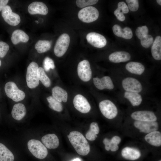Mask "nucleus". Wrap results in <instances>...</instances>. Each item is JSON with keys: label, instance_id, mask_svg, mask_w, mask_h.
<instances>
[{"label": "nucleus", "instance_id": "nucleus-18", "mask_svg": "<svg viewBox=\"0 0 161 161\" xmlns=\"http://www.w3.org/2000/svg\"><path fill=\"white\" fill-rule=\"evenodd\" d=\"M131 55L125 51H116L110 54L109 57V60L114 63L126 62L130 60Z\"/></svg>", "mask_w": 161, "mask_h": 161}, {"label": "nucleus", "instance_id": "nucleus-17", "mask_svg": "<svg viewBox=\"0 0 161 161\" xmlns=\"http://www.w3.org/2000/svg\"><path fill=\"white\" fill-rule=\"evenodd\" d=\"M41 141L44 145L49 149H55L59 146V139L54 134H47L43 136Z\"/></svg>", "mask_w": 161, "mask_h": 161}, {"label": "nucleus", "instance_id": "nucleus-47", "mask_svg": "<svg viewBox=\"0 0 161 161\" xmlns=\"http://www.w3.org/2000/svg\"><path fill=\"white\" fill-rule=\"evenodd\" d=\"M1 60H0V67L1 66Z\"/></svg>", "mask_w": 161, "mask_h": 161}, {"label": "nucleus", "instance_id": "nucleus-1", "mask_svg": "<svg viewBox=\"0 0 161 161\" xmlns=\"http://www.w3.org/2000/svg\"><path fill=\"white\" fill-rule=\"evenodd\" d=\"M71 143L79 154L85 156L90 151L89 145L84 136L77 131L71 132L67 136Z\"/></svg>", "mask_w": 161, "mask_h": 161}, {"label": "nucleus", "instance_id": "nucleus-25", "mask_svg": "<svg viewBox=\"0 0 161 161\" xmlns=\"http://www.w3.org/2000/svg\"><path fill=\"white\" fill-rule=\"evenodd\" d=\"M52 96L60 102H66L67 100V92L60 86H56L52 89Z\"/></svg>", "mask_w": 161, "mask_h": 161}, {"label": "nucleus", "instance_id": "nucleus-46", "mask_svg": "<svg viewBox=\"0 0 161 161\" xmlns=\"http://www.w3.org/2000/svg\"><path fill=\"white\" fill-rule=\"evenodd\" d=\"M157 2L158 4L160 5H161V0H157Z\"/></svg>", "mask_w": 161, "mask_h": 161}, {"label": "nucleus", "instance_id": "nucleus-44", "mask_svg": "<svg viewBox=\"0 0 161 161\" xmlns=\"http://www.w3.org/2000/svg\"><path fill=\"white\" fill-rule=\"evenodd\" d=\"M119 149V146L117 145L112 143L110 140V150L112 151H115Z\"/></svg>", "mask_w": 161, "mask_h": 161}, {"label": "nucleus", "instance_id": "nucleus-29", "mask_svg": "<svg viewBox=\"0 0 161 161\" xmlns=\"http://www.w3.org/2000/svg\"><path fill=\"white\" fill-rule=\"evenodd\" d=\"M99 131L98 124L96 122H92L91 123L90 129L86 134V137L89 140L94 141L97 137V134H98Z\"/></svg>", "mask_w": 161, "mask_h": 161}, {"label": "nucleus", "instance_id": "nucleus-42", "mask_svg": "<svg viewBox=\"0 0 161 161\" xmlns=\"http://www.w3.org/2000/svg\"><path fill=\"white\" fill-rule=\"evenodd\" d=\"M103 143L105 145V148L107 151L110 150V140L106 138L104 139Z\"/></svg>", "mask_w": 161, "mask_h": 161}, {"label": "nucleus", "instance_id": "nucleus-14", "mask_svg": "<svg viewBox=\"0 0 161 161\" xmlns=\"http://www.w3.org/2000/svg\"><path fill=\"white\" fill-rule=\"evenodd\" d=\"M131 117L135 120L143 121H156L157 118L152 112L147 110L135 111L131 114Z\"/></svg>", "mask_w": 161, "mask_h": 161}, {"label": "nucleus", "instance_id": "nucleus-6", "mask_svg": "<svg viewBox=\"0 0 161 161\" xmlns=\"http://www.w3.org/2000/svg\"><path fill=\"white\" fill-rule=\"evenodd\" d=\"M70 42V37L69 35L64 33L61 35L55 43L54 52L58 57L63 56L67 51Z\"/></svg>", "mask_w": 161, "mask_h": 161}, {"label": "nucleus", "instance_id": "nucleus-35", "mask_svg": "<svg viewBox=\"0 0 161 161\" xmlns=\"http://www.w3.org/2000/svg\"><path fill=\"white\" fill-rule=\"evenodd\" d=\"M98 1V0H77L76 4L78 7L83 8L87 6L95 4Z\"/></svg>", "mask_w": 161, "mask_h": 161}, {"label": "nucleus", "instance_id": "nucleus-22", "mask_svg": "<svg viewBox=\"0 0 161 161\" xmlns=\"http://www.w3.org/2000/svg\"><path fill=\"white\" fill-rule=\"evenodd\" d=\"M125 68L130 73L138 75H142L145 70L144 66L137 62L131 61L128 63L126 65Z\"/></svg>", "mask_w": 161, "mask_h": 161}, {"label": "nucleus", "instance_id": "nucleus-37", "mask_svg": "<svg viewBox=\"0 0 161 161\" xmlns=\"http://www.w3.org/2000/svg\"><path fill=\"white\" fill-rule=\"evenodd\" d=\"M129 9L131 11H137L139 8V3L137 0H126Z\"/></svg>", "mask_w": 161, "mask_h": 161}, {"label": "nucleus", "instance_id": "nucleus-45", "mask_svg": "<svg viewBox=\"0 0 161 161\" xmlns=\"http://www.w3.org/2000/svg\"><path fill=\"white\" fill-rule=\"evenodd\" d=\"M72 161H81V160L79 158H76L74 159Z\"/></svg>", "mask_w": 161, "mask_h": 161}, {"label": "nucleus", "instance_id": "nucleus-33", "mask_svg": "<svg viewBox=\"0 0 161 161\" xmlns=\"http://www.w3.org/2000/svg\"><path fill=\"white\" fill-rule=\"evenodd\" d=\"M44 69L47 72L49 71L50 69H53L55 65L53 61L48 57H46L43 62Z\"/></svg>", "mask_w": 161, "mask_h": 161}, {"label": "nucleus", "instance_id": "nucleus-11", "mask_svg": "<svg viewBox=\"0 0 161 161\" xmlns=\"http://www.w3.org/2000/svg\"><path fill=\"white\" fill-rule=\"evenodd\" d=\"M87 42L93 47L102 48L105 47L107 43L105 37L102 35L95 32H90L86 35Z\"/></svg>", "mask_w": 161, "mask_h": 161}, {"label": "nucleus", "instance_id": "nucleus-3", "mask_svg": "<svg viewBox=\"0 0 161 161\" xmlns=\"http://www.w3.org/2000/svg\"><path fill=\"white\" fill-rule=\"evenodd\" d=\"M38 67L37 64L33 61L30 63L27 67L26 79L27 86L30 89L35 88L39 85Z\"/></svg>", "mask_w": 161, "mask_h": 161}, {"label": "nucleus", "instance_id": "nucleus-20", "mask_svg": "<svg viewBox=\"0 0 161 161\" xmlns=\"http://www.w3.org/2000/svg\"><path fill=\"white\" fill-rule=\"evenodd\" d=\"M112 30L114 34L118 37L127 39H130L132 37V31L129 27H126L122 29L119 25L115 24L113 26Z\"/></svg>", "mask_w": 161, "mask_h": 161}, {"label": "nucleus", "instance_id": "nucleus-27", "mask_svg": "<svg viewBox=\"0 0 161 161\" xmlns=\"http://www.w3.org/2000/svg\"><path fill=\"white\" fill-rule=\"evenodd\" d=\"M151 54L153 57L157 60L161 59V37L157 36L154 41L151 48Z\"/></svg>", "mask_w": 161, "mask_h": 161}, {"label": "nucleus", "instance_id": "nucleus-23", "mask_svg": "<svg viewBox=\"0 0 161 161\" xmlns=\"http://www.w3.org/2000/svg\"><path fill=\"white\" fill-rule=\"evenodd\" d=\"M26 109L24 105L22 103L15 104L11 111L12 117L17 120H21L26 115Z\"/></svg>", "mask_w": 161, "mask_h": 161}, {"label": "nucleus", "instance_id": "nucleus-31", "mask_svg": "<svg viewBox=\"0 0 161 161\" xmlns=\"http://www.w3.org/2000/svg\"><path fill=\"white\" fill-rule=\"evenodd\" d=\"M38 74L39 80L46 87H49L51 84V80L43 68L40 67H38Z\"/></svg>", "mask_w": 161, "mask_h": 161}, {"label": "nucleus", "instance_id": "nucleus-21", "mask_svg": "<svg viewBox=\"0 0 161 161\" xmlns=\"http://www.w3.org/2000/svg\"><path fill=\"white\" fill-rule=\"evenodd\" d=\"M145 141L149 144L156 147L161 145V133L158 131H155L147 134L145 137Z\"/></svg>", "mask_w": 161, "mask_h": 161}, {"label": "nucleus", "instance_id": "nucleus-8", "mask_svg": "<svg viewBox=\"0 0 161 161\" xmlns=\"http://www.w3.org/2000/svg\"><path fill=\"white\" fill-rule=\"evenodd\" d=\"M122 85L125 91L134 92L139 93L143 90V86L140 82L137 79L131 77L124 78Z\"/></svg>", "mask_w": 161, "mask_h": 161}, {"label": "nucleus", "instance_id": "nucleus-5", "mask_svg": "<svg viewBox=\"0 0 161 161\" xmlns=\"http://www.w3.org/2000/svg\"><path fill=\"white\" fill-rule=\"evenodd\" d=\"M99 16L98 10L93 6H88L80 10L78 12V17L82 22L89 23L97 19Z\"/></svg>", "mask_w": 161, "mask_h": 161}, {"label": "nucleus", "instance_id": "nucleus-30", "mask_svg": "<svg viewBox=\"0 0 161 161\" xmlns=\"http://www.w3.org/2000/svg\"><path fill=\"white\" fill-rule=\"evenodd\" d=\"M51 47L50 41L46 40H39L36 43L35 48L37 52L42 53L49 50Z\"/></svg>", "mask_w": 161, "mask_h": 161}, {"label": "nucleus", "instance_id": "nucleus-26", "mask_svg": "<svg viewBox=\"0 0 161 161\" xmlns=\"http://www.w3.org/2000/svg\"><path fill=\"white\" fill-rule=\"evenodd\" d=\"M124 96L134 106L140 105L143 101L141 95L138 93L125 91L124 93Z\"/></svg>", "mask_w": 161, "mask_h": 161}, {"label": "nucleus", "instance_id": "nucleus-36", "mask_svg": "<svg viewBox=\"0 0 161 161\" xmlns=\"http://www.w3.org/2000/svg\"><path fill=\"white\" fill-rule=\"evenodd\" d=\"M153 42V37L150 35H147L140 39L141 45L143 47L145 48L149 47Z\"/></svg>", "mask_w": 161, "mask_h": 161}, {"label": "nucleus", "instance_id": "nucleus-49", "mask_svg": "<svg viewBox=\"0 0 161 161\" xmlns=\"http://www.w3.org/2000/svg\"><path fill=\"white\" fill-rule=\"evenodd\" d=\"M158 161H161V160H159Z\"/></svg>", "mask_w": 161, "mask_h": 161}, {"label": "nucleus", "instance_id": "nucleus-43", "mask_svg": "<svg viewBox=\"0 0 161 161\" xmlns=\"http://www.w3.org/2000/svg\"><path fill=\"white\" fill-rule=\"evenodd\" d=\"M8 1V0H0V11H2Z\"/></svg>", "mask_w": 161, "mask_h": 161}, {"label": "nucleus", "instance_id": "nucleus-28", "mask_svg": "<svg viewBox=\"0 0 161 161\" xmlns=\"http://www.w3.org/2000/svg\"><path fill=\"white\" fill-rule=\"evenodd\" d=\"M12 153L3 144L0 143V161H14Z\"/></svg>", "mask_w": 161, "mask_h": 161}, {"label": "nucleus", "instance_id": "nucleus-7", "mask_svg": "<svg viewBox=\"0 0 161 161\" xmlns=\"http://www.w3.org/2000/svg\"><path fill=\"white\" fill-rule=\"evenodd\" d=\"M99 106L101 113L106 118L112 119L117 115V108L111 101L109 100H103L100 102Z\"/></svg>", "mask_w": 161, "mask_h": 161}, {"label": "nucleus", "instance_id": "nucleus-38", "mask_svg": "<svg viewBox=\"0 0 161 161\" xmlns=\"http://www.w3.org/2000/svg\"><path fill=\"white\" fill-rule=\"evenodd\" d=\"M9 49V45L3 41H0V57L4 58L7 54Z\"/></svg>", "mask_w": 161, "mask_h": 161}, {"label": "nucleus", "instance_id": "nucleus-48", "mask_svg": "<svg viewBox=\"0 0 161 161\" xmlns=\"http://www.w3.org/2000/svg\"><path fill=\"white\" fill-rule=\"evenodd\" d=\"M35 22H36L37 24L38 23V21H35Z\"/></svg>", "mask_w": 161, "mask_h": 161}, {"label": "nucleus", "instance_id": "nucleus-41", "mask_svg": "<svg viewBox=\"0 0 161 161\" xmlns=\"http://www.w3.org/2000/svg\"><path fill=\"white\" fill-rule=\"evenodd\" d=\"M121 140L120 137L118 136H114L110 139L112 143L117 145L120 143Z\"/></svg>", "mask_w": 161, "mask_h": 161}, {"label": "nucleus", "instance_id": "nucleus-39", "mask_svg": "<svg viewBox=\"0 0 161 161\" xmlns=\"http://www.w3.org/2000/svg\"><path fill=\"white\" fill-rule=\"evenodd\" d=\"M117 8L123 14L128 13L129 9L126 4L123 1L119 2L117 4Z\"/></svg>", "mask_w": 161, "mask_h": 161}, {"label": "nucleus", "instance_id": "nucleus-9", "mask_svg": "<svg viewBox=\"0 0 161 161\" xmlns=\"http://www.w3.org/2000/svg\"><path fill=\"white\" fill-rule=\"evenodd\" d=\"M77 72L79 78L84 82L89 81L92 77V71L89 61L84 60L78 64Z\"/></svg>", "mask_w": 161, "mask_h": 161}, {"label": "nucleus", "instance_id": "nucleus-40", "mask_svg": "<svg viewBox=\"0 0 161 161\" xmlns=\"http://www.w3.org/2000/svg\"><path fill=\"white\" fill-rule=\"evenodd\" d=\"M114 14L116 16L117 19L120 21H123L125 19V17L124 15V14L117 8L114 11Z\"/></svg>", "mask_w": 161, "mask_h": 161}, {"label": "nucleus", "instance_id": "nucleus-16", "mask_svg": "<svg viewBox=\"0 0 161 161\" xmlns=\"http://www.w3.org/2000/svg\"><path fill=\"white\" fill-rule=\"evenodd\" d=\"M28 11L31 15L40 14L45 15L47 14L48 9L44 3L42 2L35 1L29 4L28 7Z\"/></svg>", "mask_w": 161, "mask_h": 161}, {"label": "nucleus", "instance_id": "nucleus-13", "mask_svg": "<svg viewBox=\"0 0 161 161\" xmlns=\"http://www.w3.org/2000/svg\"><path fill=\"white\" fill-rule=\"evenodd\" d=\"M134 125L140 132L148 134L157 131L159 127L158 123L156 121L148 122L135 120Z\"/></svg>", "mask_w": 161, "mask_h": 161}, {"label": "nucleus", "instance_id": "nucleus-2", "mask_svg": "<svg viewBox=\"0 0 161 161\" xmlns=\"http://www.w3.org/2000/svg\"><path fill=\"white\" fill-rule=\"evenodd\" d=\"M27 147L31 154L37 158L44 159L48 154V151L46 147L38 140H30L27 143Z\"/></svg>", "mask_w": 161, "mask_h": 161}, {"label": "nucleus", "instance_id": "nucleus-34", "mask_svg": "<svg viewBox=\"0 0 161 161\" xmlns=\"http://www.w3.org/2000/svg\"><path fill=\"white\" fill-rule=\"evenodd\" d=\"M148 29L146 26L138 27L136 30L135 33L137 38L140 40L148 34Z\"/></svg>", "mask_w": 161, "mask_h": 161}, {"label": "nucleus", "instance_id": "nucleus-4", "mask_svg": "<svg viewBox=\"0 0 161 161\" xmlns=\"http://www.w3.org/2000/svg\"><path fill=\"white\" fill-rule=\"evenodd\" d=\"M4 90L7 96L15 102L21 101L25 97V93L19 89L16 84L13 81H9L6 83Z\"/></svg>", "mask_w": 161, "mask_h": 161}, {"label": "nucleus", "instance_id": "nucleus-19", "mask_svg": "<svg viewBox=\"0 0 161 161\" xmlns=\"http://www.w3.org/2000/svg\"><path fill=\"white\" fill-rule=\"evenodd\" d=\"M122 156L125 159L134 160L139 159L141 155L140 151L134 148L126 147L124 148L121 152Z\"/></svg>", "mask_w": 161, "mask_h": 161}, {"label": "nucleus", "instance_id": "nucleus-12", "mask_svg": "<svg viewBox=\"0 0 161 161\" xmlns=\"http://www.w3.org/2000/svg\"><path fill=\"white\" fill-rule=\"evenodd\" d=\"M73 103L75 108L79 112L86 113L91 109V106L87 99L83 95L78 94L74 97Z\"/></svg>", "mask_w": 161, "mask_h": 161}, {"label": "nucleus", "instance_id": "nucleus-32", "mask_svg": "<svg viewBox=\"0 0 161 161\" xmlns=\"http://www.w3.org/2000/svg\"><path fill=\"white\" fill-rule=\"evenodd\" d=\"M47 99L49 103V106L54 111L61 112L63 109V107L61 102H59L52 96H49L47 97Z\"/></svg>", "mask_w": 161, "mask_h": 161}, {"label": "nucleus", "instance_id": "nucleus-15", "mask_svg": "<svg viewBox=\"0 0 161 161\" xmlns=\"http://www.w3.org/2000/svg\"><path fill=\"white\" fill-rule=\"evenodd\" d=\"M93 82L96 87L99 90H102L105 89L112 90L114 88L113 81L109 76H104L101 78H94Z\"/></svg>", "mask_w": 161, "mask_h": 161}, {"label": "nucleus", "instance_id": "nucleus-10", "mask_svg": "<svg viewBox=\"0 0 161 161\" xmlns=\"http://www.w3.org/2000/svg\"><path fill=\"white\" fill-rule=\"evenodd\" d=\"M1 15L4 21L10 25L16 26L20 22L19 16L13 12L9 5H6L2 10Z\"/></svg>", "mask_w": 161, "mask_h": 161}, {"label": "nucleus", "instance_id": "nucleus-24", "mask_svg": "<svg viewBox=\"0 0 161 161\" xmlns=\"http://www.w3.org/2000/svg\"><path fill=\"white\" fill-rule=\"evenodd\" d=\"M11 39L12 43L16 45L20 42H27L29 40V36L23 31L16 30L13 32Z\"/></svg>", "mask_w": 161, "mask_h": 161}]
</instances>
